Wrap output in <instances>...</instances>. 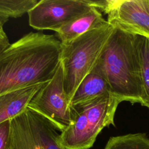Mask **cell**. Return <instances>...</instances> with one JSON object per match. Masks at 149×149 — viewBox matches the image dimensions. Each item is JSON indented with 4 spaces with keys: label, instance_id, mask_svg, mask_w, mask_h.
Listing matches in <instances>:
<instances>
[{
    "label": "cell",
    "instance_id": "6da1fadb",
    "mask_svg": "<svg viewBox=\"0 0 149 149\" xmlns=\"http://www.w3.org/2000/svg\"><path fill=\"white\" fill-rule=\"evenodd\" d=\"M61 42L52 34L30 32L0 53V95L46 83L61 62Z\"/></svg>",
    "mask_w": 149,
    "mask_h": 149
},
{
    "label": "cell",
    "instance_id": "7a4b0ae2",
    "mask_svg": "<svg viewBox=\"0 0 149 149\" xmlns=\"http://www.w3.org/2000/svg\"><path fill=\"white\" fill-rule=\"evenodd\" d=\"M92 71L106 80L111 94L121 102L141 104L142 92L136 36L114 28Z\"/></svg>",
    "mask_w": 149,
    "mask_h": 149
},
{
    "label": "cell",
    "instance_id": "3957f363",
    "mask_svg": "<svg viewBox=\"0 0 149 149\" xmlns=\"http://www.w3.org/2000/svg\"><path fill=\"white\" fill-rule=\"evenodd\" d=\"M113 29L108 22L70 42L61 43V62L70 102L81 81L92 72Z\"/></svg>",
    "mask_w": 149,
    "mask_h": 149
},
{
    "label": "cell",
    "instance_id": "277c9868",
    "mask_svg": "<svg viewBox=\"0 0 149 149\" xmlns=\"http://www.w3.org/2000/svg\"><path fill=\"white\" fill-rule=\"evenodd\" d=\"M8 149H64L60 132L47 119L31 108L10 119Z\"/></svg>",
    "mask_w": 149,
    "mask_h": 149
},
{
    "label": "cell",
    "instance_id": "5b68a950",
    "mask_svg": "<svg viewBox=\"0 0 149 149\" xmlns=\"http://www.w3.org/2000/svg\"><path fill=\"white\" fill-rule=\"evenodd\" d=\"M27 107L47 119L60 132L72 123L70 101L65 88L64 72L61 62L54 76L37 91Z\"/></svg>",
    "mask_w": 149,
    "mask_h": 149
},
{
    "label": "cell",
    "instance_id": "8992f818",
    "mask_svg": "<svg viewBox=\"0 0 149 149\" xmlns=\"http://www.w3.org/2000/svg\"><path fill=\"white\" fill-rule=\"evenodd\" d=\"M98 9L114 28L149 38V0H99Z\"/></svg>",
    "mask_w": 149,
    "mask_h": 149
},
{
    "label": "cell",
    "instance_id": "52a82bcc",
    "mask_svg": "<svg viewBox=\"0 0 149 149\" xmlns=\"http://www.w3.org/2000/svg\"><path fill=\"white\" fill-rule=\"evenodd\" d=\"M92 8L90 0H41L27 13L29 23L36 30L56 31Z\"/></svg>",
    "mask_w": 149,
    "mask_h": 149
},
{
    "label": "cell",
    "instance_id": "ba28073f",
    "mask_svg": "<svg viewBox=\"0 0 149 149\" xmlns=\"http://www.w3.org/2000/svg\"><path fill=\"white\" fill-rule=\"evenodd\" d=\"M45 83L26 87L0 95V123L23 112L37 91Z\"/></svg>",
    "mask_w": 149,
    "mask_h": 149
},
{
    "label": "cell",
    "instance_id": "9c48e42d",
    "mask_svg": "<svg viewBox=\"0 0 149 149\" xmlns=\"http://www.w3.org/2000/svg\"><path fill=\"white\" fill-rule=\"evenodd\" d=\"M108 23L98 9L93 7L89 11L80 16L56 31V37L61 43L70 42L85 33Z\"/></svg>",
    "mask_w": 149,
    "mask_h": 149
},
{
    "label": "cell",
    "instance_id": "30bf717a",
    "mask_svg": "<svg viewBox=\"0 0 149 149\" xmlns=\"http://www.w3.org/2000/svg\"><path fill=\"white\" fill-rule=\"evenodd\" d=\"M111 94L106 80L91 72L81 81L70 102V106L80 105Z\"/></svg>",
    "mask_w": 149,
    "mask_h": 149
},
{
    "label": "cell",
    "instance_id": "8fae6325",
    "mask_svg": "<svg viewBox=\"0 0 149 149\" xmlns=\"http://www.w3.org/2000/svg\"><path fill=\"white\" fill-rule=\"evenodd\" d=\"M141 84L142 106L149 109V38L136 36Z\"/></svg>",
    "mask_w": 149,
    "mask_h": 149
},
{
    "label": "cell",
    "instance_id": "7c38bea8",
    "mask_svg": "<svg viewBox=\"0 0 149 149\" xmlns=\"http://www.w3.org/2000/svg\"><path fill=\"white\" fill-rule=\"evenodd\" d=\"M104 149H149V138L145 133H129L111 137Z\"/></svg>",
    "mask_w": 149,
    "mask_h": 149
},
{
    "label": "cell",
    "instance_id": "4fadbf2b",
    "mask_svg": "<svg viewBox=\"0 0 149 149\" xmlns=\"http://www.w3.org/2000/svg\"><path fill=\"white\" fill-rule=\"evenodd\" d=\"M39 1L37 0H0V16L9 20L28 13Z\"/></svg>",
    "mask_w": 149,
    "mask_h": 149
},
{
    "label": "cell",
    "instance_id": "5bb4252c",
    "mask_svg": "<svg viewBox=\"0 0 149 149\" xmlns=\"http://www.w3.org/2000/svg\"><path fill=\"white\" fill-rule=\"evenodd\" d=\"M10 120L0 123V149H8L10 134Z\"/></svg>",
    "mask_w": 149,
    "mask_h": 149
},
{
    "label": "cell",
    "instance_id": "9a60e30c",
    "mask_svg": "<svg viewBox=\"0 0 149 149\" xmlns=\"http://www.w3.org/2000/svg\"><path fill=\"white\" fill-rule=\"evenodd\" d=\"M9 44L10 43L9 42V40L7 36L1 39L0 40V53L3 50H4L7 47H8Z\"/></svg>",
    "mask_w": 149,
    "mask_h": 149
},
{
    "label": "cell",
    "instance_id": "2e32d148",
    "mask_svg": "<svg viewBox=\"0 0 149 149\" xmlns=\"http://www.w3.org/2000/svg\"><path fill=\"white\" fill-rule=\"evenodd\" d=\"M6 36H7L3 30V27H0V40L1 39H2L3 38L5 37Z\"/></svg>",
    "mask_w": 149,
    "mask_h": 149
},
{
    "label": "cell",
    "instance_id": "e0dca14e",
    "mask_svg": "<svg viewBox=\"0 0 149 149\" xmlns=\"http://www.w3.org/2000/svg\"><path fill=\"white\" fill-rule=\"evenodd\" d=\"M8 20V19L0 16V27H3L4 24Z\"/></svg>",
    "mask_w": 149,
    "mask_h": 149
}]
</instances>
